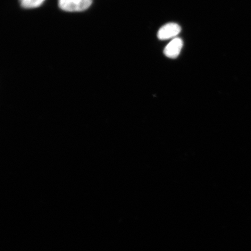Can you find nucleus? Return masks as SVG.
<instances>
[{
  "instance_id": "f257e3e1",
  "label": "nucleus",
  "mask_w": 251,
  "mask_h": 251,
  "mask_svg": "<svg viewBox=\"0 0 251 251\" xmlns=\"http://www.w3.org/2000/svg\"><path fill=\"white\" fill-rule=\"evenodd\" d=\"M93 0H58L59 7L68 12L86 10L92 5Z\"/></svg>"
},
{
  "instance_id": "20e7f679",
  "label": "nucleus",
  "mask_w": 251,
  "mask_h": 251,
  "mask_svg": "<svg viewBox=\"0 0 251 251\" xmlns=\"http://www.w3.org/2000/svg\"><path fill=\"white\" fill-rule=\"evenodd\" d=\"M22 7L24 8H34L39 7L45 0H20Z\"/></svg>"
},
{
  "instance_id": "7ed1b4c3",
  "label": "nucleus",
  "mask_w": 251,
  "mask_h": 251,
  "mask_svg": "<svg viewBox=\"0 0 251 251\" xmlns=\"http://www.w3.org/2000/svg\"><path fill=\"white\" fill-rule=\"evenodd\" d=\"M183 46V40L180 38H175L166 46L164 50V54L168 58H177L180 54Z\"/></svg>"
},
{
  "instance_id": "f03ea898",
  "label": "nucleus",
  "mask_w": 251,
  "mask_h": 251,
  "mask_svg": "<svg viewBox=\"0 0 251 251\" xmlns=\"http://www.w3.org/2000/svg\"><path fill=\"white\" fill-rule=\"evenodd\" d=\"M181 31V27L177 24L169 23L161 27L158 31V39L167 40L177 36Z\"/></svg>"
}]
</instances>
